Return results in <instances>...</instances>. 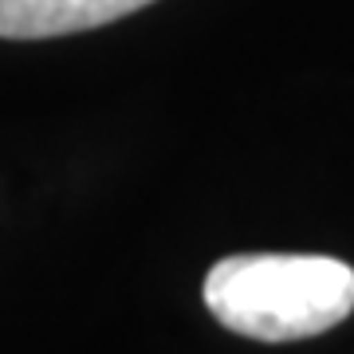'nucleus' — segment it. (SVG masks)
Listing matches in <instances>:
<instances>
[{"instance_id": "nucleus-2", "label": "nucleus", "mask_w": 354, "mask_h": 354, "mask_svg": "<svg viewBox=\"0 0 354 354\" xmlns=\"http://www.w3.org/2000/svg\"><path fill=\"white\" fill-rule=\"evenodd\" d=\"M153 0H0V39H51L102 28Z\"/></svg>"}, {"instance_id": "nucleus-1", "label": "nucleus", "mask_w": 354, "mask_h": 354, "mask_svg": "<svg viewBox=\"0 0 354 354\" xmlns=\"http://www.w3.org/2000/svg\"><path fill=\"white\" fill-rule=\"evenodd\" d=\"M205 307L256 342L315 339L354 311V268L335 256L241 252L205 276Z\"/></svg>"}]
</instances>
